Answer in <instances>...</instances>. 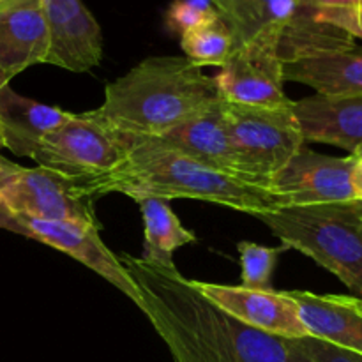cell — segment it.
<instances>
[{
  "instance_id": "f546056e",
  "label": "cell",
  "mask_w": 362,
  "mask_h": 362,
  "mask_svg": "<svg viewBox=\"0 0 362 362\" xmlns=\"http://www.w3.org/2000/svg\"><path fill=\"white\" fill-rule=\"evenodd\" d=\"M354 205H356V211L359 212V216H362V204H361V202H356Z\"/></svg>"
},
{
  "instance_id": "5bb4252c",
  "label": "cell",
  "mask_w": 362,
  "mask_h": 362,
  "mask_svg": "<svg viewBox=\"0 0 362 362\" xmlns=\"http://www.w3.org/2000/svg\"><path fill=\"white\" fill-rule=\"evenodd\" d=\"M221 103L209 112L180 124L175 129L147 140L180 156H186L216 172L244 179L239 159L230 144Z\"/></svg>"
},
{
  "instance_id": "cb8c5ba5",
  "label": "cell",
  "mask_w": 362,
  "mask_h": 362,
  "mask_svg": "<svg viewBox=\"0 0 362 362\" xmlns=\"http://www.w3.org/2000/svg\"><path fill=\"white\" fill-rule=\"evenodd\" d=\"M288 343L311 362H362V354L339 349V346L322 341L318 338H311V336L288 339Z\"/></svg>"
},
{
  "instance_id": "836d02e7",
  "label": "cell",
  "mask_w": 362,
  "mask_h": 362,
  "mask_svg": "<svg viewBox=\"0 0 362 362\" xmlns=\"http://www.w3.org/2000/svg\"><path fill=\"white\" fill-rule=\"evenodd\" d=\"M357 214H359V212H357ZM361 228H362V216H361Z\"/></svg>"
},
{
  "instance_id": "6da1fadb",
  "label": "cell",
  "mask_w": 362,
  "mask_h": 362,
  "mask_svg": "<svg viewBox=\"0 0 362 362\" xmlns=\"http://www.w3.org/2000/svg\"><path fill=\"white\" fill-rule=\"evenodd\" d=\"M119 258L140 293V310L175 362H290L286 339L243 324L205 299L179 269Z\"/></svg>"
},
{
  "instance_id": "e0dca14e",
  "label": "cell",
  "mask_w": 362,
  "mask_h": 362,
  "mask_svg": "<svg viewBox=\"0 0 362 362\" xmlns=\"http://www.w3.org/2000/svg\"><path fill=\"white\" fill-rule=\"evenodd\" d=\"M288 296L299 306L300 320L311 338L362 354V299L356 296L293 290Z\"/></svg>"
},
{
  "instance_id": "8992f818",
  "label": "cell",
  "mask_w": 362,
  "mask_h": 362,
  "mask_svg": "<svg viewBox=\"0 0 362 362\" xmlns=\"http://www.w3.org/2000/svg\"><path fill=\"white\" fill-rule=\"evenodd\" d=\"M221 110L244 179L267 189L269 180L306 145L293 101L279 108L223 101Z\"/></svg>"
},
{
  "instance_id": "d6a6232c",
  "label": "cell",
  "mask_w": 362,
  "mask_h": 362,
  "mask_svg": "<svg viewBox=\"0 0 362 362\" xmlns=\"http://www.w3.org/2000/svg\"><path fill=\"white\" fill-rule=\"evenodd\" d=\"M0 148H4V145H2V140H0Z\"/></svg>"
},
{
  "instance_id": "ffe728a7",
  "label": "cell",
  "mask_w": 362,
  "mask_h": 362,
  "mask_svg": "<svg viewBox=\"0 0 362 362\" xmlns=\"http://www.w3.org/2000/svg\"><path fill=\"white\" fill-rule=\"evenodd\" d=\"M144 218V257L148 264L177 269L173 264V251L186 244L197 243V235L186 230L170 207L168 200L156 197H144L134 200Z\"/></svg>"
},
{
  "instance_id": "52a82bcc",
  "label": "cell",
  "mask_w": 362,
  "mask_h": 362,
  "mask_svg": "<svg viewBox=\"0 0 362 362\" xmlns=\"http://www.w3.org/2000/svg\"><path fill=\"white\" fill-rule=\"evenodd\" d=\"M129 151V138L90 110L71 113L62 126L45 138L32 159L37 166L71 179L90 180L119 168Z\"/></svg>"
},
{
  "instance_id": "9a60e30c",
  "label": "cell",
  "mask_w": 362,
  "mask_h": 362,
  "mask_svg": "<svg viewBox=\"0 0 362 362\" xmlns=\"http://www.w3.org/2000/svg\"><path fill=\"white\" fill-rule=\"evenodd\" d=\"M48 55V30L41 0L0 4V71L13 78Z\"/></svg>"
},
{
  "instance_id": "f1b7e54d",
  "label": "cell",
  "mask_w": 362,
  "mask_h": 362,
  "mask_svg": "<svg viewBox=\"0 0 362 362\" xmlns=\"http://www.w3.org/2000/svg\"><path fill=\"white\" fill-rule=\"evenodd\" d=\"M11 81V78L7 76L6 73H2V71H0V85H4V83H9Z\"/></svg>"
},
{
  "instance_id": "603a6c76",
  "label": "cell",
  "mask_w": 362,
  "mask_h": 362,
  "mask_svg": "<svg viewBox=\"0 0 362 362\" xmlns=\"http://www.w3.org/2000/svg\"><path fill=\"white\" fill-rule=\"evenodd\" d=\"M218 16L211 0H173L166 11L165 21L170 32L182 35Z\"/></svg>"
},
{
  "instance_id": "8fae6325",
  "label": "cell",
  "mask_w": 362,
  "mask_h": 362,
  "mask_svg": "<svg viewBox=\"0 0 362 362\" xmlns=\"http://www.w3.org/2000/svg\"><path fill=\"white\" fill-rule=\"evenodd\" d=\"M285 62L265 46L233 48L216 74L223 101L279 108L292 105L285 94Z\"/></svg>"
},
{
  "instance_id": "2e32d148",
  "label": "cell",
  "mask_w": 362,
  "mask_h": 362,
  "mask_svg": "<svg viewBox=\"0 0 362 362\" xmlns=\"http://www.w3.org/2000/svg\"><path fill=\"white\" fill-rule=\"evenodd\" d=\"M304 140L345 148L350 156L362 147V95H311L293 101Z\"/></svg>"
},
{
  "instance_id": "277c9868",
  "label": "cell",
  "mask_w": 362,
  "mask_h": 362,
  "mask_svg": "<svg viewBox=\"0 0 362 362\" xmlns=\"http://www.w3.org/2000/svg\"><path fill=\"white\" fill-rule=\"evenodd\" d=\"M228 27L233 48L265 46L285 64L354 46L352 35L315 20L296 0H211Z\"/></svg>"
},
{
  "instance_id": "1f68e13d",
  "label": "cell",
  "mask_w": 362,
  "mask_h": 362,
  "mask_svg": "<svg viewBox=\"0 0 362 362\" xmlns=\"http://www.w3.org/2000/svg\"><path fill=\"white\" fill-rule=\"evenodd\" d=\"M357 11H361V13H362V0H361V6H359V9H357Z\"/></svg>"
},
{
  "instance_id": "ba28073f",
  "label": "cell",
  "mask_w": 362,
  "mask_h": 362,
  "mask_svg": "<svg viewBox=\"0 0 362 362\" xmlns=\"http://www.w3.org/2000/svg\"><path fill=\"white\" fill-rule=\"evenodd\" d=\"M95 198L83 182L37 166L27 168L0 154V205L20 214L99 226Z\"/></svg>"
},
{
  "instance_id": "ac0fdd59",
  "label": "cell",
  "mask_w": 362,
  "mask_h": 362,
  "mask_svg": "<svg viewBox=\"0 0 362 362\" xmlns=\"http://www.w3.org/2000/svg\"><path fill=\"white\" fill-rule=\"evenodd\" d=\"M69 117L71 112L59 106L25 98L9 83L0 85V140L13 154L32 159L45 138Z\"/></svg>"
},
{
  "instance_id": "d4e9b609",
  "label": "cell",
  "mask_w": 362,
  "mask_h": 362,
  "mask_svg": "<svg viewBox=\"0 0 362 362\" xmlns=\"http://www.w3.org/2000/svg\"><path fill=\"white\" fill-rule=\"evenodd\" d=\"M315 20L320 23L332 25L339 30L346 32L354 39H362V13L357 9H336L313 13Z\"/></svg>"
},
{
  "instance_id": "3957f363",
  "label": "cell",
  "mask_w": 362,
  "mask_h": 362,
  "mask_svg": "<svg viewBox=\"0 0 362 362\" xmlns=\"http://www.w3.org/2000/svg\"><path fill=\"white\" fill-rule=\"evenodd\" d=\"M129 156L119 168L98 179L81 180L95 200L110 193H122L131 200L144 197L168 202L189 198L253 216L281 209L271 191L250 180L216 172L186 156L159 147L147 138H129Z\"/></svg>"
},
{
  "instance_id": "d6986e66",
  "label": "cell",
  "mask_w": 362,
  "mask_h": 362,
  "mask_svg": "<svg viewBox=\"0 0 362 362\" xmlns=\"http://www.w3.org/2000/svg\"><path fill=\"white\" fill-rule=\"evenodd\" d=\"M285 81L315 88L318 95H362V48L331 49L285 64Z\"/></svg>"
},
{
  "instance_id": "7c38bea8",
  "label": "cell",
  "mask_w": 362,
  "mask_h": 362,
  "mask_svg": "<svg viewBox=\"0 0 362 362\" xmlns=\"http://www.w3.org/2000/svg\"><path fill=\"white\" fill-rule=\"evenodd\" d=\"M193 285L205 299L257 331L283 339L310 336L300 320L299 306L288 292H274L272 288L251 290L202 281H193Z\"/></svg>"
},
{
  "instance_id": "9c48e42d",
  "label": "cell",
  "mask_w": 362,
  "mask_h": 362,
  "mask_svg": "<svg viewBox=\"0 0 362 362\" xmlns=\"http://www.w3.org/2000/svg\"><path fill=\"white\" fill-rule=\"evenodd\" d=\"M0 228L27 239H34L69 255L71 258L120 290L127 299L140 308L141 299L136 285L129 278L126 269L120 265L119 258L101 240L99 237L101 228L98 226L83 225L78 221H64V219L34 218V216L9 211L0 205Z\"/></svg>"
},
{
  "instance_id": "5b68a950",
  "label": "cell",
  "mask_w": 362,
  "mask_h": 362,
  "mask_svg": "<svg viewBox=\"0 0 362 362\" xmlns=\"http://www.w3.org/2000/svg\"><path fill=\"white\" fill-rule=\"evenodd\" d=\"M257 218L288 250L313 258L362 299V228L356 205L283 207Z\"/></svg>"
},
{
  "instance_id": "484cf974",
  "label": "cell",
  "mask_w": 362,
  "mask_h": 362,
  "mask_svg": "<svg viewBox=\"0 0 362 362\" xmlns=\"http://www.w3.org/2000/svg\"><path fill=\"white\" fill-rule=\"evenodd\" d=\"M297 6L311 13L320 11H336V9H359L361 0H296Z\"/></svg>"
},
{
  "instance_id": "e575fe53",
  "label": "cell",
  "mask_w": 362,
  "mask_h": 362,
  "mask_svg": "<svg viewBox=\"0 0 362 362\" xmlns=\"http://www.w3.org/2000/svg\"><path fill=\"white\" fill-rule=\"evenodd\" d=\"M4 2H7V0H0V4H4Z\"/></svg>"
},
{
  "instance_id": "44dd1931",
  "label": "cell",
  "mask_w": 362,
  "mask_h": 362,
  "mask_svg": "<svg viewBox=\"0 0 362 362\" xmlns=\"http://www.w3.org/2000/svg\"><path fill=\"white\" fill-rule=\"evenodd\" d=\"M184 57L198 67L218 66L228 60L233 49V39L221 16L180 35Z\"/></svg>"
},
{
  "instance_id": "83f0119b",
  "label": "cell",
  "mask_w": 362,
  "mask_h": 362,
  "mask_svg": "<svg viewBox=\"0 0 362 362\" xmlns=\"http://www.w3.org/2000/svg\"><path fill=\"white\" fill-rule=\"evenodd\" d=\"M286 345H288V350H290V362H311L308 357H304L299 350L293 349V346L288 343V339H286Z\"/></svg>"
},
{
  "instance_id": "30bf717a",
  "label": "cell",
  "mask_w": 362,
  "mask_h": 362,
  "mask_svg": "<svg viewBox=\"0 0 362 362\" xmlns=\"http://www.w3.org/2000/svg\"><path fill=\"white\" fill-rule=\"evenodd\" d=\"M356 156L334 158L318 154L304 145L288 165L267 184L283 207L356 204L352 168Z\"/></svg>"
},
{
  "instance_id": "4fadbf2b",
  "label": "cell",
  "mask_w": 362,
  "mask_h": 362,
  "mask_svg": "<svg viewBox=\"0 0 362 362\" xmlns=\"http://www.w3.org/2000/svg\"><path fill=\"white\" fill-rule=\"evenodd\" d=\"M48 30V55L53 64L85 73L103 59V32L81 0H41Z\"/></svg>"
},
{
  "instance_id": "7a4b0ae2",
  "label": "cell",
  "mask_w": 362,
  "mask_h": 362,
  "mask_svg": "<svg viewBox=\"0 0 362 362\" xmlns=\"http://www.w3.org/2000/svg\"><path fill=\"white\" fill-rule=\"evenodd\" d=\"M221 101L214 76L184 55H158L106 85L95 112L126 136L156 138Z\"/></svg>"
},
{
  "instance_id": "7402d4cb",
  "label": "cell",
  "mask_w": 362,
  "mask_h": 362,
  "mask_svg": "<svg viewBox=\"0 0 362 362\" xmlns=\"http://www.w3.org/2000/svg\"><path fill=\"white\" fill-rule=\"evenodd\" d=\"M240 255V265H243V285L244 288L251 290H271L272 272H274L276 262L279 255L288 247H265L250 240H240L237 244Z\"/></svg>"
},
{
  "instance_id": "4dcf8cb0",
  "label": "cell",
  "mask_w": 362,
  "mask_h": 362,
  "mask_svg": "<svg viewBox=\"0 0 362 362\" xmlns=\"http://www.w3.org/2000/svg\"><path fill=\"white\" fill-rule=\"evenodd\" d=\"M352 156H356V158H362V147H361V148H357L356 154H352Z\"/></svg>"
},
{
  "instance_id": "4316f807",
  "label": "cell",
  "mask_w": 362,
  "mask_h": 362,
  "mask_svg": "<svg viewBox=\"0 0 362 362\" xmlns=\"http://www.w3.org/2000/svg\"><path fill=\"white\" fill-rule=\"evenodd\" d=\"M352 187L356 193V200L362 204V158H356V163H354Z\"/></svg>"
}]
</instances>
